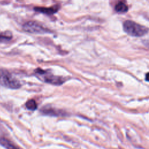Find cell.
I'll return each instance as SVG.
<instances>
[{"mask_svg":"<svg viewBox=\"0 0 149 149\" xmlns=\"http://www.w3.org/2000/svg\"><path fill=\"white\" fill-rule=\"evenodd\" d=\"M115 10L118 13H125L128 10V6L125 2L120 1L115 5Z\"/></svg>","mask_w":149,"mask_h":149,"instance_id":"cell-8","label":"cell"},{"mask_svg":"<svg viewBox=\"0 0 149 149\" xmlns=\"http://www.w3.org/2000/svg\"><path fill=\"white\" fill-rule=\"evenodd\" d=\"M123 28L127 34L133 37H141L148 31V29L145 26L131 20L125 21L123 23Z\"/></svg>","mask_w":149,"mask_h":149,"instance_id":"cell-1","label":"cell"},{"mask_svg":"<svg viewBox=\"0 0 149 149\" xmlns=\"http://www.w3.org/2000/svg\"><path fill=\"white\" fill-rule=\"evenodd\" d=\"M23 29L25 31L30 33L44 34L51 32L49 29L40 23L34 21H29L25 23L23 26Z\"/></svg>","mask_w":149,"mask_h":149,"instance_id":"cell-4","label":"cell"},{"mask_svg":"<svg viewBox=\"0 0 149 149\" xmlns=\"http://www.w3.org/2000/svg\"><path fill=\"white\" fill-rule=\"evenodd\" d=\"M59 9V6L58 5H55L54 6H51L49 8H43V7H35L34 8V10L36 12L42 13L46 15H51L56 12H58V10Z\"/></svg>","mask_w":149,"mask_h":149,"instance_id":"cell-5","label":"cell"},{"mask_svg":"<svg viewBox=\"0 0 149 149\" xmlns=\"http://www.w3.org/2000/svg\"><path fill=\"white\" fill-rule=\"evenodd\" d=\"M12 37V34L9 31H6L0 33V41L4 42L10 40Z\"/></svg>","mask_w":149,"mask_h":149,"instance_id":"cell-9","label":"cell"},{"mask_svg":"<svg viewBox=\"0 0 149 149\" xmlns=\"http://www.w3.org/2000/svg\"><path fill=\"white\" fill-rule=\"evenodd\" d=\"M26 107L30 110L34 111L37 109V105L34 100H30L26 103Z\"/></svg>","mask_w":149,"mask_h":149,"instance_id":"cell-10","label":"cell"},{"mask_svg":"<svg viewBox=\"0 0 149 149\" xmlns=\"http://www.w3.org/2000/svg\"><path fill=\"white\" fill-rule=\"evenodd\" d=\"M0 84L12 89H17L21 87L20 81L10 72L3 69H0Z\"/></svg>","mask_w":149,"mask_h":149,"instance_id":"cell-3","label":"cell"},{"mask_svg":"<svg viewBox=\"0 0 149 149\" xmlns=\"http://www.w3.org/2000/svg\"><path fill=\"white\" fill-rule=\"evenodd\" d=\"M0 144L6 149H21L9 140L5 138L0 139Z\"/></svg>","mask_w":149,"mask_h":149,"instance_id":"cell-6","label":"cell"},{"mask_svg":"<svg viewBox=\"0 0 149 149\" xmlns=\"http://www.w3.org/2000/svg\"><path fill=\"white\" fill-rule=\"evenodd\" d=\"M41 112L44 114L52 115V116H60L63 115V112L60 111L59 110H56L51 108H43L41 109Z\"/></svg>","mask_w":149,"mask_h":149,"instance_id":"cell-7","label":"cell"},{"mask_svg":"<svg viewBox=\"0 0 149 149\" xmlns=\"http://www.w3.org/2000/svg\"><path fill=\"white\" fill-rule=\"evenodd\" d=\"M146 80L147 81H149V72L147 73L146 75Z\"/></svg>","mask_w":149,"mask_h":149,"instance_id":"cell-12","label":"cell"},{"mask_svg":"<svg viewBox=\"0 0 149 149\" xmlns=\"http://www.w3.org/2000/svg\"><path fill=\"white\" fill-rule=\"evenodd\" d=\"M144 45H145L147 47H148V48H149V40H146V41H144Z\"/></svg>","mask_w":149,"mask_h":149,"instance_id":"cell-11","label":"cell"},{"mask_svg":"<svg viewBox=\"0 0 149 149\" xmlns=\"http://www.w3.org/2000/svg\"><path fill=\"white\" fill-rule=\"evenodd\" d=\"M35 75L44 82L54 85H61L65 82L64 78L54 75L51 72L38 68L34 71Z\"/></svg>","mask_w":149,"mask_h":149,"instance_id":"cell-2","label":"cell"}]
</instances>
